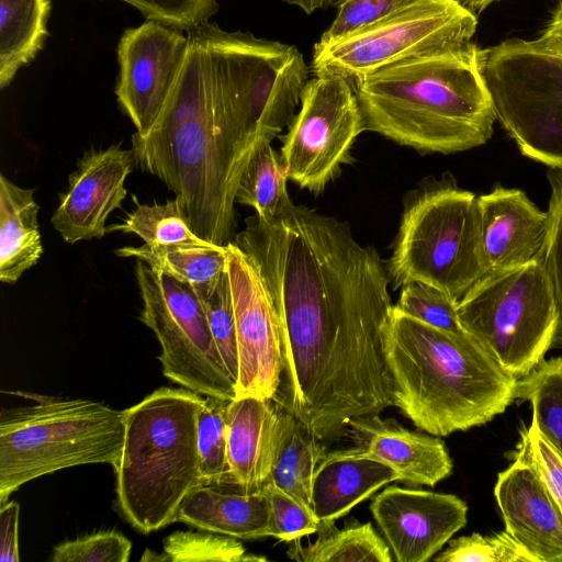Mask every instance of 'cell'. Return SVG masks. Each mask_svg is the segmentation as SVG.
<instances>
[{
    "instance_id": "obj_1",
    "label": "cell",
    "mask_w": 562,
    "mask_h": 562,
    "mask_svg": "<svg viewBox=\"0 0 562 562\" xmlns=\"http://www.w3.org/2000/svg\"><path fill=\"white\" fill-rule=\"evenodd\" d=\"M233 243L256 263L278 315L282 374L272 401L322 441L393 406L384 335L394 305L376 250L292 201L270 222L247 218Z\"/></svg>"
},
{
    "instance_id": "obj_2",
    "label": "cell",
    "mask_w": 562,
    "mask_h": 562,
    "mask_svg": "<svg viewBox=\"0 0 562 562\" xmlns=\"http://www.w3.org/2000/svg\"><path fill=\"white\" fill-rule=\"evenodd\" d=\"M188 54L154 128L132 136L135 164L173 192L192 231L220 247L234 241L235 196L262 145L236 108L210 83L207 54L195 29Z\"/></svg>"
},
{
    "instance_id": "obj_3",
    "label": "cell",
    "mask_w": 562,
    "mask_h": 562,
    "mask_svg": "<svg viewBox=\"0 0 562 562\" xmlns=\"http://www.w3.org/2000/svg\"><path fill=\"white\" fill-rule=\"evenodd\" d=\"M477 52L472 42L363 77L353 87L364 130L420 153L451 154L485 144L496 113Z\"/></svg>"
},
{
    "instance_id": "obj_4",
    "label": "cell",
    "mask_w": 562,
    "mask_h": 562,
    "mask_svg": "<svg viewBox=\"0 0 562 562\" xmlns=\"http://www.w3.org/2000/svg\"><path fill=\"white\" fill-rule=\"evenodd\" d=\"M384 353L394 405L427 434L445 437L481 426L516 398L518 379L469 334L434 327L395 305Z\"/></svg>"
},
{
    "instance_id": "obj_5",
    "label": "cell",
    "mask_w": 562,
    "mask_h": 562,
    "mask_svg": "<svg viewBox=\"0 0 562 562\" xmlns=\"http://www.w3.org/2000/svg\"><path fill=\"white\" fill-rule=\"evenodd\" d=\"M203 396L160 387L125 409L116 465V508L137 531L150 533L178 521L188 494L202 484L196 423Z\"/></svg>"
},
{
    "instance_id": "obj_6",
    "label": "cell",
    "mask_w": 562,
    "mask_h": 562,
    "mask_svg": "<svg viewBox=\"0 0 562 562\" xmlns=\"http://www.w3.org/2000/svg\"><path fill=\"white\" fill-rule=\"evenodd\" d=\"M0 414V504L21 485L66 468L116 465L125 411L86 398L32 395Z\"/></svg>"
},
{
    "instance_id": "obj_7",
    "label": "cell",
    "mask_w": 562,
    "mask_h": 562,
    "mask_svg": "<svg viewBox=\"0 0 562 562\" xmlns=\"http://www.w3.org/2000/svg\"><path fill=\"white\" fill-rule=\"evenodd\" d=\"M387 273L394 289L422 282L459 302L487 273L477 196L447 182L412 199L403 213Z\"/></svg>"
},
{
    "instance_id": "obj_8",
    "label": "cell",
    "mask_w": 562,
    "mask_h": 562,
    "mask_svg": "<svg viewBox=\"0 0 562 562\" xmlns=\"http://www.w3.org/2000/svg\"><path fill=\"white\" fill-rule=\"evenodd\" d=\"M464 330L509 374L531 372L555 341L559 313L540 261L490 271L460 299Z\"/></svg>"
},
{
    "instance_id": "obj_9",
    "label": "cell",
    "mask_w": 562,
    "mask_h": 562,
    "mask_svg": "<svg viewBox=\"0 0 562 562\" xmlns=\"http://www.w3.org/2000/svg\"><path fill=\"white\" fill-rule=\"evenodd\" d=\"M195 30L205 45L211 81L236 104L258 142L271 143L290 125L308 81L302 53L211 22Z\"/></svg>"
},
{
    "instance_id": "obj_10",
    "label": "cell",
    "mask_w": 562,
    "mask_h": 562,
    "mask_svg": "<svg viewBox=\"0 0 562 562\" xmlns=\"http://www.w3.org/2000/svg\"><path fill=\"white\" fill-rule=\"evenodd\" d=\"M496 120L520 153L562 168V57L510 38L479 48Z\"/></svg>"
},
{
    "instance_id": "obj_11",
    "label": "cell",
    "mask_w": 562,
    "mask_h": 562,
    "mask_svg": "<svg viewBox=\"0 0 562 562\" xmlns=\"http://www.w3.org/2000/svg\"><path fill=\"white\" fill-rule=\"evenodd\" d=\"M477 15L458 0H416L329 44L315 43L314 76H339L353 86L389 64L472 43Z\"/></svg>"
},
{
    "instance_id": "obj_12",
    "label": "cell",
    "mask_w": 562,
    "mask_h": 562,
    "mask_svg": "<svg viewBox=\"0 0 562 562\" xmlns=\"http://www.w3.org/2000/svg\"><path fill=\"white\" fill-rule=\"evenodd\" d=\"M135 277L143 300L139 319L160 344L158 359L164 375L204 396L236 398V383L216 346L195 291L139 259H136Z\"/></svg>"
},
{
    "instance_id": "obj_13",
    "label": "cell",
    "mask_w": 562,
    "mask_h": 562,
    "mask_svg": "<svg viewBox=\"0 0 562 562\" xmlns=\"http://www.w3.org/2000/svg\"><path fill=\"white\" fill-rule=\"evenodd\" d=\"M363 131L350 81L333 75L308 79L300 110L282 138L280 155L289 180L319 194L348 162L350 148Z\"/></svg>"
},
{
    "instance_id": "obj_14",
    "label": "cell",
    "mask_w": 562,
    "mask_h": 562,
    "mask_svg": "<svg viewBox=\"0 0 562 562\" xmlns=\"http://www.w3.org/2000/svg\"><path fill=\"white\" fill-rule=\"evenodd\" d=\"M225 247L238 348L236 398L272 400L282 374L278 315L252 259L235 243Z\"/></svg>"
},
{
    "instance_id": "obj_15",
    "label": "cell",
    "mask_w": 562,
    "mask_h": 562,
    "mask_svg": "<svg viewBox=\"0 0 562 562\" xmlns=\"http://www.w3.org/2000/svg\"><path fill=\"white\" fill-rule=\"evenodd\" d=\"M189 43L187 32L155 20L121 36L115 93L135 134L145 136L156 125L182 70Z\"/></svg>"
},
{
    "instance_id": "obj_16",
    "label": "cell",
    "mask_w": 562,
    "mask_h": 562,
    "mask_svg": "<svg viewBox=\"0 0 562 562\" xmlns=\"http://www.w3.org/2000/svg\"><path fill=\"white\" fill-rule=\"evenodd\" d=\"M397 562H426L467 525L468 506L453 494L391 485L370 505Z\"/></svg>"
},
{
    "instance_id": "obj_17",
    "label": "cell",
    "mask_w": 562,
    "mask_h": 562,
    "mask_svg": "<svg viewBox=\"0 0 562 562\" xmlns=\"http://www.w3.org/2000/svg\"><path fill=\"white\" fill-rule=\"evenodd\" d=\"M134 165L133 150L119 144L83 154L50 220L66 243L106 234L108 217L126 198L125 181Z\"/></svg>"
},
{
    "instance_id": "obj_18",
    "label": "cell",
    "mask_w": 562,
    "mask_h": 562,
    "mask_svg": "<svg viewBox=\"0 0 562 562\" xmlns=\"http://www.w3.org/2000/svg\"><path fill=\"white\" fill-rule=\"evenodd\" d=\"M494 496L505 530L536 562H562V512L529 463L513 459Z\"/></svg>"
},
{
    "instance_id": "obj_19",
    "label": "cell",
    "mask_w": 562,
    "mask_h": 562,
    "mask_svg": "<svg viewBox=\"0 0 562 562\" xmlns=\"http://www.w3.org/2000/svg\"><path fill=\"white\" fill-rule=\"evenodd\" d=\"M487 272L525 265L542 247L548 215L519 189L496 186L477 196Z\"/></svg>"
},
{
    "instance_id": "obj_20",
    "label": "cell",
    "mask_w": 562,
    "mask_h": 562,
    "mask_svg": "<svg viewBox=\"0 0 562 562\" xmlns=\"http://www.w3.org/2000/svg\"><path fill=\"white\" fill-rule=\"evenodd\" d=\"M355 447L391 467L401 482L435 486L452 471V460L438 436L412 431L379 414L360 416L347 424Z\"/></svg>"
},
{
    "instance_id": "obj_21",
    "label": "cell",
    "mask_w": 562,
    "mask_h": 562,
    "mask_svg": "<svg viewBox=\"0 0 562 562\" xmlns=\"http://www.w3.org/2000/svg\"><path fill=\"white\" fill-rule=\"evenodd\" d=\"M229 484L245 492L268 481L278 445L280 409L270 398L228 401L226 408Z\"/></svg>"
},
{
    "instance_id": "obj_22",
    "label": "cell",
    "mask_w": 562,
    "mask_h": 562,
    "mask_svg": "<svg viewBox=\"0 0 562 562\" xmlns=\"http://www.w3.org/2000/svg\"><path fill=\"white\" fill-rule=\"evenodd\" d=\"M395 481L400 477L391 467L357 447L326 452L312 480L313 510L321 522L336 521Z\"/></svg>"
},
{
    "instance_id": "obj_23",
    "label": "cell",
    "mask_w": 562,
    "mask_h": 562,
    "mask_svg": "<svg viewBox=\"0 0 562 562\" xmlns=\"http://www.w3.org/2000/svg\"><path fill=\"white\" fill-rule=\"evenodd\" d=\"M178 521L243 540L271 537L269 503L262 490L229 483L201 484L183 499Z\"/></svg>"
},
{
    "instance_id": "obj_24",
    "label": "cell",
    "mask_w": 562,
    "mask_h": 562,
    "mask_svg": "<svg viewBox=\"0 0 562 562\" xmlns=\"http://www.w3.org/2000/svg\"><path fill=\"white\" fill-rule=\"evenodd\" d=\"M34 193L0 176V280L4 283H15L44 252Z\"/></svg>"
},
{
    "instance_id": "obj_25",
    "label": "cell",
    "mask_w": 562,
    "mask_h": 562,
    "mask_svg": "<svg viewBox=\"0 0 562 562\" xmlns=\"http://www.w3.org/2000/svg\"><path fill=\"white\" fill-rule=\"evenodd\" d=\"M50 0H0V88L31 63L48 36Z\"/></svg>"
},
{
    "instance_id": "obj_26",
    "label": "cell",
    "mask_w": 562,
    "mask_h": 562,
    "mask_svg": "<svg viewBox=\"0 0 562 562\" xmlns=\"http://www.w3.org/2000/svg\"><path fill=\"white\" fill-rule=\"evenodd\" d=\"M279 409L278 445L268 481L313 510L312 480L326 454L325 446L292 414Z\"/></svg>"
},
{
    "instance_id": "obj_27",
    "label": "cell",
    "mask_w": 562,
    "mask_h": 562,
    "mask_svg": "<svg viewBox=\"0 0 562 562\" xmlns=\"http://www.w3.org/2000/svg\"><path fill=\"white\" fill-rule=\"evenodd\" d=\"M119 257L135 258L189 284L200 299L210 295L226 270V247L211 246H125Z\"/></svg>"
},
{
    "instance_id": "obj_28",
    "label": "cell",
    "mask_w": 562,
    "mask_h": 562,
    "mask_svg": "<svg viewBox=\"0 0 562 562\" xmlns=\"http://www.w3.org/2000/svg\"><path fill=\"white\" fill-rule=\"evenodd\" d=\"M318 538L307 546L299 540L286 551L290 559L297 562H391V550L371 522L352 521L344 528L335 527V521L321 522Z\"/></svg>"
},
{
    "instance_id": "obj_29",
    "label": "cell",
    "mask_w": 562,
    "mask_h": 562,
    "mask_svg": "<svg viewBox=\"0 0 562 562\" xmlns=\"http://www.w3.org/2000/svg\"><path fill=\"white\" fill-rule=\"evenodd\" d=\"M262 144L243 171L235 202L255 209L256 215L266 222L272 221L291 201L286 182V170L270 145Z\"/></svg>"
},
{
    "instance_id": "obj_30",
    "label": "cell",
    "mask_w": 562,
    "mask_h": 562,
    "mask_svg": "<svg viewBox=\"0 0 562 562\" xmlns=\"http://www.w3.org/2000/svg\"><path fill=\"white\" fill-rule=\"evenodd\" d=\"M111 232L135 234L150 247L216 246L192 231L177 199L162 204H139L122 223L106 227V233Z\"/></svg>"
},
{
    "instance_id": "obj_31",
    "label": "cell",
    "mask_w": 562,
    "mask_h": 562,
    "mask_svg": "<svg viewBox=\"0 0 562 562\" xmlns=\"http://www.w3.org/2000/svg\"><path fill=\"white\" fill-rule=\"evenodd\" d=\"M529 402L531 420L562 454V357L542 360L518 379L516 398Z\"/></svg>"
},
{
    "instance_id": "obj_32",
    "label": "cell",
    "mask_w": 562,
    "mask_h": 562,
    "mask_svg": "<svg viewBox=\"0 0 562 562\" xmlns=\"http://www.w3.org/2000/svg\"><path fill=\"white\" fill-rule=\"evenodd\" d=\"M227 404V400L215 396L203 397L196 423V446L202 484L229 482Z\"/></svg>"
},
{
    "instance_id": "obj_33",
    "label": "cell",
    "mask_w": 562,
    "mask_h": 562,
    "mask_svg": "<svg viewBox=\"0 0 562 562\" xmlns=\"http://www.w3.org/2000/svg\"><path fill=\"white\" fill-rule=\"evenodd\" d=\"M162 561L169 562H246L267 561L266 558L248 554L239 539L216 532L175 531L162 546Z\"/></svg>"
},
{
    "instance_id": "obj_34",
    "label": "cell",
    "mask_w": 562,
    "mask_h": 562,
    "mask_svg": "<svg viewBox=\"0 0 562 562\" xmlns=\"http://www.w3.org/2000/svg\"><path fill=\"white\" fill-rule=\"evenodd\" d=\"M547 177L551 188L547 232L536 258L553 291L559 313L555 341L562 346V168H550Z\"/></svg>"
},
{
    "instance_id": "obj_35",
    "label": "cell",
    "mask_w": 562,
    "mask_h": 562,
    "mask_svg": "<svg viewBox=\"0 0 562 562\" xmlns=\"http://www.w3.org/2000/svg\"><path fill=\"white\" fill-rule=\"evenodd\" d=\"M437 562H536L506 531L490 536L472 533L449 541L434 558Z\"/></svg>"
},
{
    "instance_id": "obj_36",
    "label": "cell",
    "mask_w": 562,
    "mask_h": 562,
    "mask_svg": "<svg viewBox=\"0 0 562 562\" xmlns=\"http://www.w3.org/2000/svg\"><path fill=\"white\" fill-rule=\"evenodd\" d=\"M454 300L435 286L412 282L402 286L395 304L404 313L434 327L457 334H468L458 315Z\"/></svg>"
},
{
    "instance_id": "obj_37",
    "label": "cell",
    "mask_w": 562,
    "mask_h": 562,
    "mask_svg": "<svg viewBox=\"0 0 562 562\" xmlns=\"http://www.w3.org/2000/svg\"><path fill=\"white\" fill-rule=\"evenodd\" d=\"M261 490L269 503L271 537L292 542L318 531L321 520L312 509L271 481Z\"/></svg>"
},
{
    "instance_id": "obj_38",
    "label": "cell",
    "mask_w": 562,
    "mask_h": 562,
    "mask_svg": "<svg viewBox=\"0 0 562 562\" xmlns=\"http://www.w3.org/2000/svg\"><path fill=\"white\" fill-rule=\"evenodd\" d=\"M200 300L204 306L216 346L229 374L236 383L238 376V348L231 288L226 270L216 289L210 295Z\"/></svg>"
},
{
    "instance_id": "obj_39",
    "label": "cell",
    "mask_w": 562,
    "mask_h": 562,
    "mask_svg": "<svg viewBox=\"0 0 562 562\" xmlns=\"http://www.w3.org/2000/svg\"><path fill=\"white\" fill-rule=\"evenodd\" d=\"M132 542L116 530H100L53 548V562H127Z\"/></svg>"
},
{
    "instance_id": "obj_40",
    "label": "cell",
    "mask_w": 562,
    "mask_h": 562,
    "mask_svg": "<svg viewBox=\"0 0 562 562\" xmlns=\"http://www.w3.org/2000/svg\"><path fill=\"white\" fill-rule=\"evenodd\" d=\"M512 459L529 463L538 473L551 497L562 512V454L546 439L537 425L520 430V440Z\"/></svg>"
},
{
    "instance_id": "obj_41",
    "label": "cell",
    "mask_w": 562,
    "mask_h": 562,
    "mask_svg": "<svg viewBox=\"0 0 562 562\" xmlns=\"http://www.w3.org/2000/svg\"><path fill=\"white\" fill-rule=\"evenodd\" d=\"M416 0H338L337 14L322 34L319 44L341 40Z\"/></svg>"
},
{
    "instance_id": "obj_42",
    "label": "cell",
    "mask_w": 562,
    "mask_h": 562,
    "mask_svg": "<svg viewBox=\"0 0 562 562\" xmlns=\"http://www.w3.org/2000/svg\"><path fill=\"white\" fill-rule=\"evenodd\" d=\"M139 12L147 20L188 32L207 22L218 11L217 0H119Z\"/></svg>"
},
{
    "instance_id": "obj_43",
    "label": "cell",
    "mask_w": 562,
    "mask_h": 562,
    "mask_svg": "<svg viewBox=\"0 0 562 562\" xmlns=\"http://www.w3.org/2000/svg\"><path fill=\"white\" fill-rule=\"evenodd\" d=\"M19 513L15 501L0 505V562H19Z\"/></svg>"
},
{
    "instance_id": "obj_44",
    "label": "cell",
    "mask_w": 562,
    "mask_h": 562,
    "mask_svg": "<svg viewBox=\"0 0 562 562\" xmlns=\"http://www.w3.org/2000/svg\"><path fill=\"white\" fill-rule=\"evenodd\" d=\"M528 42L538 50L562 57V2L553 11L539 35Z\"/></svg>"
},
{
    "instance_id": "obj_45",
    "label": "cell",
    "mask_w": 562,
    "mask_h": 562,
    "mask_svg": "<svg viewBox=\"0 0 562 562\" xmlns=\"http://www.w3.org/2000/svg\"><path fill=\"white\" fill-rule=\"evenodd\" d=\"M285 3L295 5L305 13L311 14L316 10L325 9L333 3L334 0H283Z\"/></svg>"
},
{
    "instance_id": "obj_46",
    "label": "cell",
    "mask_w": 562,
    "mask_h": 562,
    "mask_svg": "<svg viewBox=\"0 0 562 562\" xmlns=\"http://www.w3.org/2000/svg\"><path fill=\"white\" fill-rule=\"evenodd\" d=\"M462 5L474 12L476 15L491 4L499 0H458Z\"/></svg>"
},
{
    "instance_id": "obj_47",
    "label": "cell",
    "mask_w": 562,
    "mask_h": 562,
    "mask_svg": "<svg viewBox=\"0 0 562 562\" xmlns=\"http://www.w3.org/2000/svg\"><path fill=\"white\" fill-rule=\"evenodd\" d=\"M555 1H558L559 3L562 2V0H555Z\"/></svg>"
}]
</instances>
